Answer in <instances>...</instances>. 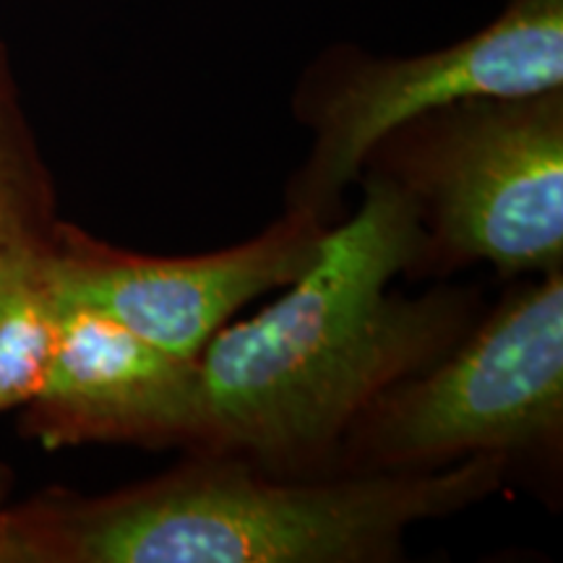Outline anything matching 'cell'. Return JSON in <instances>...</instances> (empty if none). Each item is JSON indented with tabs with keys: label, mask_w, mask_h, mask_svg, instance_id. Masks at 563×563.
<instances>
[{
	"label": "cell",
	"mask_w": 563,
	"mask_h": 563,
	"mask_svg": "<svg viewBox=\"0 0 563 563\" xmlns=\"http://www.w3.org/2000/svg\"><path fill=\"white\" fill-rule=\"evenodd\" d=\"M355 211L316 262L256 316L199 355L207 433L196 454H230L290 477L332 475L342 435L389 386L426 371L485 306L475 287L391 290L420 253L415 203L363 173Z\"/></svg>",
	"instance_id": "6da1fadb"
},
{
	"label": "cell",
	"mask_w": 563,
	"mask_h": 563,
	"mask_svg": "<svg viewBox=\"0 0 563 563\" xmlns=\"http://www.w3.org/2000/svg\"><path fill=\"white\" fill-rule=\"evenodd\" d=\"M511 481L483 454L431 473L290 477L230 454L100 496L45 490L0 517V563H391L415 525Z\"/></svg>",
	"instance_id": "7a4b0ae2"
},
{
	"label": "cell",
	"mask_w": 563,
	"mask_h": 563,
	"mask_svg": "<svg viewBox=\"0 0 563 563\" xmlns=\"http://www.w3.org/2000/svg\"><path fill=\"white\" fill-rule=\"evenodd\" d=\"M483 454L561 490L563 269L517 282L441 361L378 394L332 475L431 473Z\"/></svg>",
	"instance_id": "3957f363"
},
{
	"label": "cell",
	"mask_w": 563,
	"mask_h": 563,
	"mask_svg": "<svg viewBox=\"0 0 563 563\" xmlns=\"http://www.w3.org/2000/svg\"><path fill=\"white\" fill-rule=\"evenodd\" d=\"M363 173L415 203L412 279L488 264L501 279L563 269V91L464 100L399 125Z\"/></svg>",
	"instance_id": "277c9868"
},
{
	"label": "cell",
	"mask_w": 563,
	"mask_h": 563,
	"mask_svg": "<svg viewBox=\"0 0 563 563\" xmlns=\"http://www.w3.org/2000/svg\"><path fill=\"white\" fill-rule=\"evenodd\" d=\"M563 87V0H511L473 37L415 58L363 60L300 108L313 144L285 191V209L323 224L344 220V199L365 159L399 125L464 100H509Z\"/></svg>",
	"instance_id": "5b68a950"
},
{
	"label": "cell",
	"mask_w": 563,
	"mask_h": 563,
	"mask_svg": "<svg viewBox=\"0 0 563 563\" xmlns=\"http://www.w3.org/2000/svg\"><path fill=\"white\" fill-rule=\"evenodd\" d=\"M334 228V224H332ZM329 224L285 209L251 241L194 256H152L55 222L51 274L63 302L89 308L188 361L241 308L285 290L319 256Z\"/></svg>",
	"instance_id": "8992f818"
},
{
	"label": "cell",
	"mask_w": 563,
	"mask_h": 563,
	"mask_svg": "<svg viewBox=\"0 0 563 563\" xmlns=\"http://www.w3.org/2000/svg\"><path fill=\"white\" fill-rule=\"evenodd\" d=\"M21 433L47 452L110 443L196 454L207 433L199 361L60 300L51 363L21 407Z\"/></svg>",
	"instance_id": "52a82bcc"
},
{
	"label": "cell",
	"mask_w": 563,
	"mask_h": 563,
	"mask_svg": "<svg viewBox=\"0 0 563 563\" xmlns=\"http://www.w3.org/2000/svg\"><path fill=\"white\" fill-rule=\"evenodd\" d=\"M51 235L0 245V415L30 402L53 355L60 300Z\"/></svg>",
	"instance_id": "ba28073f"
},
{
	"label": "cell",
	"mask_w": 563,
	"mask_h": 563,
	"mask_svg": "<svg viewBox=\"0 0 563 563\" xmlns=\"http://www.w3.org/2000/svg\"><path fill=\"white\" fill-rule=\"evenodd\" d=\"M55 222L51 175L0 87V245L42 241Z\"/></svg>",
	"instance_id": "9c48e42d"
},
{
	"label": "cell",
	"mask_w": 563,
	"mask_h": 563,
	"mask_svg": "<svg viewBox=\"0 0 563 563\" xmlns=\"http://www.w3.org/2000/svg\"><path fill=\"white\" fill-rule=\"evenodd\" d=\"M11 485H13V473L9 470V464L0 462V517H3L5 506H9L11 501Z\"/></svg>",
	"instance_id": "30bf717a"
}]
</instances>
